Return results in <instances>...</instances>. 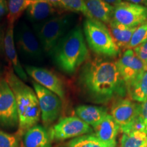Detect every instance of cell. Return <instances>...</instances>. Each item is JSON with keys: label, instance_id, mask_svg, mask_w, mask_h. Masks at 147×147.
<instances>
[{"label": "cell", "instance_id": "1", "mask_svg": "<svg viewBox=\"0 0 147 147\" xmlns=\"http://www.w3.org/2000/svg\"><path fill=\"white\" fill-rule=\"evenodd\" d=\"M80 87L92 101L104 104L127 93L125 82L121 78L116 62L94 59L82 66L79 74Z\"/></svg>", "mask_w": 147, "mask_h": 147}, {"label": "cell", "instance_id": "2", "mask_svg": "<svg viewBox=\"0 0 147 147\" xmlns=\"http://www.w3.org/2000/svg\"><path fill=\"white\" fill-rule=\"evenodd\" d=\"M88 54L83 32L78 26L69 30L59 41L50 55L61 71L73 75L87 60Z\"/></svg>", "mask_w": 147, "mask_h": 147}, {"label": "cell", "instance_id": "3", "mask_svg": "<svg viewBox=\"0 0 147 147\" xmlns=\"http://www.w3.org/2000/svg\"><path fill=\"white\" fill-rule=\"evenodd\" d=\"M5 79L13 91L16 99L18 116L17 134L20 137L32 127L36 125L41 117L39 103L33 90L15 74L13 69H8Z\"/></svg>", "mask_w": 147, "mask_h": 147}, {"label": "cell", "instance_id": "4", "mask_svg": "<svg viewBox=\"0 0 147 147\" xmlns=\"http://www.w3.org/2000/svg\"><path fill=\"white\" fill-rule=\"evenodd\" d=\"M83 33L90 49L97 55L115 57L120 53V49L105 24L94 19L86 18L83 23Z\"/></svg>", "mask_w": 147, "mask_h": 147}, {"label": "cell", "instance_id": "5", "mask_svg": "<svg viewBox=\"0 0 147 147\" xmlns=\"http://www.w3.org/2000/svg\"><path fill=\"white\" fill-rule=\"evenodd\" d=\"M72 18L69 15L52 16L34 25V33L44 52L50 53L71 26Z\"/></svg>", "mask_w": 147, "mask_h": 147}, {"label": "cell", "instance_id": "6", "mask_svg": "<svg viewBox=\"0 0 147 147\" xmlns=\"http://www.w3.org/2000/svg\"><path fill=\"white\" fill-rule=\"evenodd\" d=\"M14 41L18 51L24 57L34 61H43L44 50L34 31L22 22L16 28Z\"/></svg>", "mask_w": 147, "mask_h": 147}, {"label": "cell", "instance_id": "7", "mask_svg": "<svg viewBox=\"0 0 147 147\" xmlns=\"http://www.w3.org/2000/svg\"><path fill=\"white\" fill-rule=\"evenodd\" d=\"M33 87L38 97L42 123L45 127H48L56 121L60 115L62 108L61 99L34 81Z\"/></svg>", "mask_w": 147, "mask_h": 147}, {"label": "cell", "instance_id": "8", "mask_svg": "<svg viewBox=\"0 0 147 147\" xmlns=\"http://www.w3.org/2000/svg\"><path fill=\"white\" fill-rule=\"evenodd\" d=\"M93 132V128L78 117L61 119L50 129L51 140H64L81 136Z\"/></svg>", "mask_w": 147, "mask_h": 147}, {"label": "cell", "instance_id": "9", "mask_svg": "<svg viewBox=\"0 0 147 147\" xmlns=\"http://www.w3.org/2000/svg\"><path fill=\"white\" fill-rule=\"evenodd\" d=\"M18 116L13 91L5 78L0 79V126L15 127Z\"/></svg>", "mask_w": 147, "mask_h": 147}, {"label": "cell", "instance_id": "10", "mask_svg": "<svg viewBox=\"0 0 147 147\" xmlns=\"http://www.w3.org/2000/svg\"><path fill=\"white\" fill-rule=\"evenodd\" d=\"M139 104L129 99H119L114 103L111 115L123 134L133 131L138 112Z\"/></svg>", "mask_w": 147, "mask_h": 147}, {"label": "cell", "instance_id": "11", "mask_svg": "<svg viewBox=\"0 0 147 147\" xmlns=\"http://www.w3.org/2000/svg\"><path fill=\"white\" fill-rule=\"evenodd\" d=\"M113 19L130 27H137L147 22V8L145 5L122 1L114 7Z\"/></svg>", "mask_w": 147, "mask_h": 147}, {"label": "cell", "instance_id": "12", "mask_svg": "<svg viewBox=\"0 0 147 147\" xmlns=\"http://www.w3.org/2000/svg\"><path fill=\"white\" fill-rule=\"evenodd\" d=\"M25 70L34 82L58 95L61 100L65 97V90L61 80L52 71L44 67L26 65Z\"/></svg>", "mask_w": 147, "mask_h": 147}, {"label": "cell", "instance_id": "13", "mask_svg": "<svg viewBox=\"0 0 147 147\" xmlns=\"http://www.w3.org/2000/svg\"><path fill=\"white\" fill-rule=\"evenodd\" d=\"M116 65L125 84L131 82L144 69H147L133 49H127L117 61Z\"/></svg>", "mask_w": 147, "mask_h": 147}, {"label": "cell", "instance_id": "14", "mask_svg": "<svg viewBox=\"0 0 147 147\" xmlns=\"http://www.w3.org/2000/svg\"><path fill=\"white\" fill-rule=\"evenodd\" d=\"M3 42H4L3 44H4L5 55L9 63L12 66L14 72L22 80L26 81L27 80V74L22 67L16 49L15 42H14V24H8Z\"/></svg>", "mask_w": 147, "mask_h": 147}, {"label": "cell", "instance_id": "15", "mask_svg": "<svg viewBox=\"0 0 147 147\" xmlns=\"http://www.w3.org/2000/svg\"><path fill=\"white\" fill-rule=\"evenodd\" d=\"M95 135L107 147L117 146V138L120 129L110 115H108L100 124L93 128Z\"/></svg>", "mask_w": 147, "mask_h": 147}, {"label": "cell", "instance_id": "16", "mask_svg": "<svg viewBox=\"0 0 147 147\" xmlns=\"http://www.w3.org/2000/svg\"><path fill=\"white\" fill-rule=\"evenodd\" d=\"M75 113L76 117L93 128L100 124L108 115L106 108L91 105L78 106Z\"/></svg>", "mask_w": 147, "mask_h": 147}, {"label": "cell", "instance_id": "17", "mask_svg": "<svg viewBox=\"0 0 147 147\" xmlns=\"http://www.w3.org/2000/svg\"><path fill=\"white\" fill-rule=\"evenodd\" d=\"M49 131L41 125H35L23 135L24 147H51Z\"/></svg>", "mask_w": 147, "mask_h": 147}, {"label": "cell", "instance_id": "18", "mask_svg": "<svg viewBox=\"0 0 147 147\" xmlns=\"http://www.w3.org/2000/svg\"><path fill=\"white\" fill-rule=\"evenodd\" d=\"M86 6L93 19L108 25L113 20L114 7L104 0H84Z\"/></svg>", "mask_w": 147, "mask_h": 147}, {"label": "cell", "instance_id": "19", "mask_svg": "<svg viewBox=\"0 0 147 147\" xmlns=\"http://www.w3.org/2000/svg\"><path fill=\"white\" fill-rule=\"evenodd\" d=\"M127 93L131 100L139 103L147 100V69L126 84Z\"/></svg>", "mask_w": 147, "mask_h": 147}, {"label": "cell", "instance_id": "20", "mask_svg": "<svg viewBox=\"0 0 147 147\" xmlns=\"http://www.w3.org/2000/svg\"><path fill=\"white\" fill-rule=\"evenodd\" d=\"M55 11L54 6L49 3L34 1L27 8L26 14L29 21L36 24L52 17Z\"/></svg>", "mask_w": 147, "mask_h": 147}, {"label": "cell", "instance_id": "21", "mask_svg": "<svg viewBox=\"0 0 147 147\" xmlns=\"http://www.w3.org/2000/svg\"><path fill=\"white\" fill-rule=\"evenodd\" d=\"M109 31L116 45L120 48H127L136 27H130L122 25L115 20H112L108 24Z\"/></svg>", "mask_w": 147, "mask_h": 147}, {"label": "cell", "instance_id": "22", "mask_svg": "<svg viewBox=\"0 0 147 147\" xmlns=\"http://www.w3.org/2000/svg\"><path fill=\"white\" fill-rule=\"evenodd\" d=\"M121 147H147V134L139 130L123 134L120 140Z\"/></svg>", "mask_w": 147, "mask_h": 147}, {"label": "cell", "instance_id": "23", "mask_svg": "<svg viewBox=\"0 0 147 147\" xmlns=\"http://www.w3.org/2000/svg\"><path fill=\"white\" fill-rule=\"evenodd\" d=\"M33 0H8V14L7 19L8 24H14L24 12L33 3Z\"/></svg>", "mask_w": 147, "mask_h": 147}, {"label": "cell", "instance_id": "24", "mask_svg": "<svg viewBox=\"0 0 147 147\" xmlns=\"http://www.w3.org/2000/svg\"><path fill=\"white\" fill-rule=\"evenodd\" d=\"M67 147H107L96 136L85 134L71 139L67 143Z\"/></svg>", "mask_w": 147, "mask_h": 147}, {"label": "cell", "instance_id": "25", "mask_svg": "<svg viewBox=\"0 0 147 147\" xmlns=\"http://www.w3.org/2000/svg\"><path fill=\"white\" fill-rule=\"evenodd\" d=\"M60 8L71 12L81 13L86 18L93 19L86 6L84 0H61Z\"/></svg>", "mask_w": 147, "mask_h": 147}, {"label": "cell", "instance_id": "26", "mask_svg": "<svg viewBox=\"0 0 147 147\" xmlns=\"http://www.w3.org/2000/svg\"><path fill=\"white\" fill-rule=\"evenodd\" d=\"M147 40V22L137 27L127 49H134Z\"/></svg>", "mask_w": 147, "mask_h": 147}, {"label": "cell", "instance_id": "27", "mask_svg": "<svg viewBox=\"0 0 147 147\" xmlns=\"http://www.w3.org/2000/svg\"><path fill=\"white\" fill-rule=\"evenodd\" d=\"M134 130H139L147 134V100L139 104L138 112Z\"/></svg>", "mask_w": 147, "mask_h": 147}, {"label": "cell", "instance_id": "28", "mask_svg": "<svg viewBox=\"0 0 147 147\" xmlns=\"http://www.w3.org/2000/svg\"><path fill=\"white\" fill-rule=\"evenodd\" d=\"M0 147H21L20 136L0 130Z\"/></svg>", "mask_w": 147, "mask_h": 147}, {"label": "cell", "instance_id": "29", "mask_svg": "<svg viewBox=\"0 0 147 147\" xmlns=\"http://www.w3.org/2000/svg\"><path fill=\"white\" fill-rule=\"evenodd\" d=\"M133 50L147 68V40Z\"/></svg>", "mask_w": 147, "mask_h": 147}, {"label": "cell", "instance_id": "30", "mask_svg": "<svg viewBox=\"0 0 147 147\" xmlns=\"http://www.w3.org/2000/svg\"><path fill=\"white\" fill-rule=\"evenodd\" d=\"M7 14H8L7 1L5 0H0V21Z\"/></svg>", "mask_w": 147, "mask_h": 147}, {"label": "cell", "instance_id": "31", "mask_svg": "<svg viewBox=\"0 0 147 147\" xmlns=\"http://www.w3.org/2000/svg\"><path fill=\"white\" fill-rule=\"evenodd\" d=\"M36 1H45V2L49 3L54 7H60L61 0H33Z\"/></svg>", "mask_w": 147, "mask_h": 147}, {"label": "cell", "instance_id": "32", "mask_svg": "<svg viewBox=\"0 0 147 147\" xmlns=\"http://www.w3.org/2000/svg\"><path fill=\"white\" fill-rule=\"evenodd\" d=\"M104 1L113 7L117 6L121 2H122V0H104Z\"/></svg>", "mask_w": 147, "mask_h": 147}, {"label": "cell", "instance_id": "33", "mask_svg": "<svg viewBox=\"0 0 147 147\" xmlns=\"http://www.w3.org/2000/svg\"><path fill=\"white\" fill-rule=\"evenodd\" d=\"M127 2H130L135 4L146 5L147 3V0H125Z\"/></svg>", "mask_w": 147, "mask_h": 147}, {"label": "cell", "instance_id": "34", "mask_svg": "<svg viewBox=\"0 0 147 147\" xmlns=\"http://www.w3.org/2000/svg\"><path fill=\"white\" fill-rule=\"evenodd\" d=\"M0 42H1V34H0Z\"/></svg>", "mask_w": 147, "mask_h": 147}, {"label": "cell", "instance_id": "35", "mask_svg": "<svg viewBox=\"0 0 147 147\" xmlns=\"http://www.w3.org/2000/svg\"><path fill=\"white\" fill-rule=\"evenodd\" d=\"M145 6H146V8H147V3H146V5H145Z\"/></svg>", "mask_w": 147, "mask_h": 147}, {"label": "cell", "instance_id": "36", "mask_svg": "<svg viewBox=\"0 0 147 147\" xmlns=\"http://www.w3.org/2000/svg\"><path fill=\"white\" fill-rule=\"evenodd\" d=\"M116 147H121V146H116Z\"/></svg>", "mask_w": 147, "mask_h": 147}, {"label": "cell", "instance_id": "37", "mask_svg": "<svg viewBox=\"0 0 147 147\" xmlns=\"http://www.w3.org/2000/svg\"><path fill=\"white\" fill-rule=\"evenodd\" d=\"M0 76H1V74H0ZM0 79H1V78H0Z\"/></svg>", "mask_w": 147, "mask_h": 147}]
</instances>
